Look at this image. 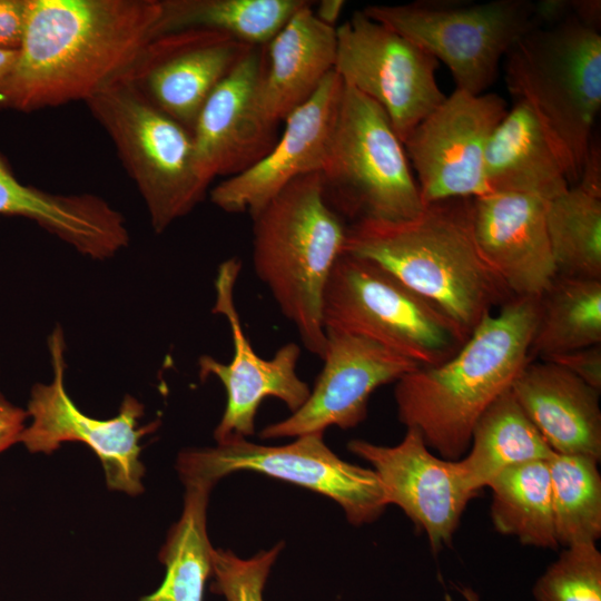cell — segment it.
I'll use <instances>...</instances> for the list:
<instances>
[{
	"label": "cell",
	"mask_w": 601,
	"mask_h": 601,
	"mask_svg": "<svg viewBox=\"0 0 601 601\" xmlns=\"http://www.w3.org/2000/svg\"><path fill=\"white\" fill-rule=\"evenodd\" d=\"M159 0H29L0 108L20 112L87 101L126 79L156 38Z\"/></svg>",
	"instance_id": "cell-1"
},
{
	"label": "cell",
	"mask_w": 601,
	"mask_h": 601,
	"mask_svg": "<svg viewBox=\"0 0 601 601\" xmlns=\"http://www.w3.org/2000/svg\"><path fill=\"white\" fill-rule=\"evenodd\" d=\"M538 311L539 298L514 297L484 317L452 357L402 376L394 390L398 420L441 457H463L480 416L533 361Z\"/></svg>",
	"instance_id": "cell-2"
},
{
	"label": "cell",
	"mask_w": 601,
	"mask_h": 601,
	"mask_svg": "<svg viewBox=\"0 0 601 601\" xmlns=\"http://www.w3.org/2000/svg\"><path fill=\"white\" fill-rule=\"evenodd\" d=\"M343 253L392 274L441 309L465 337L495 307L514 298L476 247L471 199L431 203L401 223H353Z\"/></svg>",
	"instance_id": "cell-3"
},
{
	"label": "cell",
	"mask_w": 601,
	"mask_h": 601,
	"mask_svg": "<svg viewBox=\"0 0 601 601\" xmlns=\"http://www.w3.org/2000/svg\"><path fill=\"white\" fill-rule=\"evenodd\" d=\"M253 266L307 351L323 358V297L347 226L329 206L321 173L289 183L253 217Z\"/></svg>",
	"instance_id": "cell-4"
},
{
	"label": "cell",
	"mask_w": 601,
	"mask_h": 601,
	"mask_svg": "<svg viewBox=\"0 0 601 601\" xmlns=\"http://www.w3.org/2000/svg\"><path fill=\"white\" fill-rule=\"evenodd\" d=\"M505 81L566 148L577 173L601 107V36L574 17L535 28L506 53Z\"/></svg>",
	"instance_id": "cell-5"
},
{
	"label": "cell",
	"mask_w": 601,
	"mask_h": 601,
	"mask_svg": "<svg viewBox=\"0 0 601 601\" xmlns=\"http://www.w3.org/2000/svg\"><path fill=\"white\" fill-rule=\"evenodd\" d=\"M321 174L327 203L343 219L401 223L425 206L387 115L345 85Z\"/></svg>",
	"instance_id": "cell-6"
},
{
	"label": "cell",
	"mask_w": 601,
	"mask_h": 601,
	"mask_svg": "<svg viewBox=\"0 0 601 601\" xmlns=\"http://www.w3.org/2000/svg\"><path fill=\"white\" fill-rule=\"evenodd\" d=\"M136 184L156 233L187 215L208 186L196 166L191 131L120 80L86 102Z\"/></svg>",
	"instance_id": "cell-7"
},
{
	"label": "cell",
	"mask_w": 601,
	"mask_h": 601,
	"mask_svg": "<svg viewBox=\"0 0 601 601\" xmlns=\"http://www.w3.org/2000/svg\"><path fill=\"white\" fill-rule=\"evenodd\" d=\"M323 322L370 338L420 366L452 357L467 339L434 304L367 259L343 253L327 280Z\"/></svg>",
	"instance_id": "cell-8"
},
{
	"label": "cell",
	"mask_w": 601,
	"mask_h": 601,
	"mask_svg": "<svg viewBox=\"0 0 601 601\" xmlns=\"http://www.w3.org/2000/svg\"><path fill=\"white\" fill-rule=\"evenodd\" d=\"M362 11L445 63L455 89L472 95L484 93L513 45L540 28L530 0H425L371 4Z\"/></svg>",
	"instance_id": "cell-9"
},
{
	"label": "cell",
	"mask_w": 601,
	"mask_h": 601,
	"mask_svg": "<svg viewBox=\"0 0 601 601\" xmlns=\"http://www.w3.org/2000/svg\"><path fill=\"white\" fill-rule=\"evenodd\" d=\"M177 470L184 484L213 486L233 472L263 473L331 497L353 525L375 521L387 506L374 470L339 459L324 443L323 434L299 436L280 446L238 437L215 447L186 450L178 456Z\"/></svg>",
	"instance_id": "cell-10"
},
{
	"label": "cell",
	"mask_w": 601,
	"mask_h": 601,
	"mask_svg": "<svg viewBox=\"0 0 601 601\" xmlns=\"http://www.w3.org/2000/svg\"><path fill=\"white\" fill-rule=\"evenodd\" d=\"M336 37L334 71L385 111L402 142L444 100L439 61L363 11L336 27Z\"/></svg>",
	"instance_id": "cell-11"
},
{
	"label": "cell",
	"mask_w": 601,
	"mask_h": 601,
	"mask_svg": "<svg viewBox=\"0 0 601 601\" xmlns=\"http://www.w3.org/2000/svg\"><path fill=\"white\" fill-rule=\"evenodd\" d=\"M49 349L53 380L32 387L27 412L32 421L24 426L18 442L31 453L45 454H51L63 442L85 443L99 457L109 489L139 494L145 474L139 442L159 423L139 426L144 405L132 396L124 398L114 418L97 420L83 414L65 388V341L60 327L51 334Z\"/></svg>",
	"instance_id": "cell-12"
},
{
	"label": "cell",
	"mask_w": 601,
	"mask_h": 601,
	"mask_svg": "<svg viewBox=\"0 0 601 601\" xmlns=\"http://www.w3.org/2000/svg\"><path fill=\"white\" fill-rule=\"evenodd\" d=\"M506 112L496 93L455 89L408 134L403 145L424 205L489 194L485 150Z\"/></svg>",
	"instance_id": "cell-13"
},
{
	"label": "cell",
	"mask_w": 601,
	"mask_h": 601,
	"mask_svg": "<svg viewBox=\"0 0 601 601\" xmlns=\"http://www.w3.org/2000/svg\"><path fill=\"white\" fill-rule=\"evenodd\" d=\"M242 269V262L229 258L223 262L215 279L216 299L213 313L223 315L233 339V357L221 363L209 355L198 361L203 381L214 376L226 390V406L214 431L217 444L255 433L258 407L266 397H276L293 412L308 398L311 390L302 381L296 366L300 348L296 343L279 347L274 357L262 358L246 336L234 300V289Z\"/></svg>",
	"instance_id": "cell-14"
},
{
	"label": "cell",
	"mask_w": 601,
	"mask_h": 601,
	"mask_svg": "<svg viewBox=\"0 0 601 601\" xmlns=\"http://www.w3.org/2000/svg\"><path fill=\"white\" fill-rule=\"evenodd\" d=\"M324 366L306 402L259 432L264 440L352 428L367 414L371 394L420 367L414 361L363 336L325 328Z\"/></svg>",
	"instance_id": "cell-15"
},
{
	"label": "cell",
	"mask_w": 601,
	"mask_h": 601,
	"mask_svg": "<svg viewBox=\"0 0 601 601\" xmlns=\"http://www.w3.org/2000/svg\"><path fill=\"white\" fill-rule=\"evenodd\" d=\"M347 449L372 464L387 505L400 506L425 532L434 553L451 544L469 501L476 496L463 484L456 461L434 455L412 427L394 446L352 440Z\"/></svg>",
	"instance_id": "cell-16"
},
{
	"label": "cell",
	"mask_w": 601,
	"mask_h": 601,
	"mask_svg": "<svg viewBox=\"0 0 601 601\" xmlns=\"http://www.w3.org/2000/svg\"><path fill=\"white\" fill-rule=\"evenodd\" d=\"M343 90L344 83L333 70L284 120L280 138L262 159L211 189V203L226 213H248L253 218L296 178L322 173Z\"/></svg>",
	"instance_id": "cell-17"
},
{
	"label": "cell",
	"mask_w": 601,
	"mask_h": 601,
	"mask_svg": "<svg viewBox=\"0 0 601 601\" xmlns=\"http://www.w3.org/2000/svg\"><path fill=\"white\" fill-rule=\"evenodd\" d=\"M253 48L206 29L170 32L148 43L126 79L191 131L209 95Z\"/></svg>",
	"instance_id": "cell-18"
},
{
	"label": "cell",
	"mask_w": 601,
	"mask_h": 601,
	"mask_svg": "<svg viewBox=\"0 0 601 601\" xmlns=\"http://www.w3.org/2000/svg\"><path fill=\"white\" fill-rule=\"evenodd\" d=\"M546 199L489 193L471 199L476 247L513 297L539 298L558 276L545 224Z\"/></svg>",
	"instance_id": "cell-19"
},
{
	"label": "cell",
	"mask_w": 601,
	"mask_h": 601,
	"mask_svg": "<svg viewBox=\"0 0 601 601\" xmlns=\"http://www.w3.org/2000/svg\"><path fill=\"white\" fill-rule=\"evenodd\" d=\"M263 51L254 47L209 95L191 129L196 166L203 181L235 176L274 146L275 130L259 119L255 92Z\"/></svg>",
	"instance_id": "cell-20"
},
{
	"label": "cell",
	"mask_w": 601,
	"mask_h": 601,
	"mask_svg": "<svg viewBox=\"0 0 601 601\" xmlns=\"http://www.w3.org/2000/svg\"><path fill=\"white\" fill-rule=\"evenodd\" d=\"M309 1L267 43L255 92L260 121L276 131L334 70L336 28L321 22Z\"/></svg>",
	"instance_id": "cell-21"
},
{
	"label": "cell",
	"mask_w": 601,
	"mask_h": 601,
	"mask_svg": "<svg viewBox=\"0 0 601 601\" xmlns=\"http://www.w3.org/2000/svg\"><path fill=\"white\" fill-rule=\"evenodd\" d=\"M489 193H519L551 199L579 181L563 144L533 108L516 100L493 130L484 156Z\"/></svg>",
	"instance_id": "cell-22"
},
{
	"label": "cell",
	"mask_w": 601,
	"mask_h": 601,
	"mask_svg": "<svg viewBox=\"0 0 601 601\" xmlns=\"http://www.w3.org/2000/svg\"><path fill=\"white\" fill-rule=\"evenodd\" d=\"M510 390L554 453L600 462V391L544 359L529 362Z\"/></svg>",
	"instance_id": "cell-23"
},
{
	"label": "cell",
	"mask_w": 601,
	"mask_h": 601,
	"mask_svg": "<svg viewBox=\"0 0 601 601\" xmlns=\"http://www.w3.org/2000/svg\"><path fill=\"white\" fill-rule=\"evenodd\" d=\"M0 214L22 216L96 259L126 247L122 215L92 194L59 195L22 184L0 154Z\"/></svg>",
	"instance_id": "cell-24"
},
{
	"label": "cell",
	"mask_w": 601,
	"mask_h": 601,
	"mask_svg": "<svg viewBox=\"0 0 601 601\" xmlns=\"http://www.w3.org/2000/svg\"><path fill=\"white\" fill-rule=\"evenodd\" d=\"M467 451L456 465L463 484L476 495L505 469L545 461L554 453L511 390L499 396L480 416Z\"/></svg>",
	"instance_id": "cell-25"
},
{
	"label": "cell",
	"mask_w": 601,
	"mask_h": 601,
	"mask_svg": "<svg viewBox=\"0 0 601 601\" xmlns=\"http://www.w3.org/2000/svg\"><path fill=\"white\" fill-rule=\"evenodd\" d=\"M306 0H162L156 37L188 29L227 35L252 47L267 45Z\"/></svg>",
	"instance_id": "cell-26"
},
{
	"label": "cell",
	"mask_w": 601,
	"mask_h": 601,
	"mask_svg": "<svg viewBox=\"0 0 601 601\" xmlns=\"http://www.w3.org/2000/svg\"><path fill=\"white\" fill-rule=\"evenodd\" d=\"M180 519L169 530L159 560L166 568L161 584L138 601H204L213 577V546L207 535V505L213 485L186 483Z\"/></svg>",
	"instance_id": "cell-27"
},
{
	"label": "cell",
	"mask_w": 601,
	"mask_h": 601,
	"mask_svg": "<svg viewBox=\"0 0 601 601\" xmlns=\"http://www.w3.org/2000/svg\"><path fill=\"white\" fill-rule=\"evenodd\" d=\"M601 345V279L558 275L539 297L530 356Z\"/></svg>",
	"instance_id": "cell-28"
},
{
	"label": "cell",
	"mask_w": 601,
	"mask_h": 601,
	"mask_svg": "<svg viewBox=\"0 0 601 601\" xmlns=\"http://www.w3.org/2000/svg\"><path fill=\"white\" fill-rule=\"evenodd\" d=\"M487 486L492 491L491 520L497 532L515 536L525 545L559 546L546 460L508 467Z\"/></svg>",
	"instance_id": "cell-29"
},
{
	"label": "cell",
	"mask_w": 601,
	"mask_h": 601,
	"mask_svg": "<svg viewBox=\"0 0 601 601\" xmlns=\"http://www.w3.org/2000/svg\"><path fill=\"white\" fill-rule=\"evenodd\" d=\"M545 224L558 275L601 279V197L572 186L546 200Z\"/></svg>",
	"instance_id": "cell-30"
},
{
	"label": "cell",
	"mask_w": 601,
	"mask_h": 601,
	"mask_svg": "<svg viewBox=\"0 0 601 601\" xmlns=\"http://www.w3.org/2000/svg\"><path fill=\"white\" fill-rule=\"evenodd\" d=\"M548 462L558 544L595 543L601 536V475L582 455L553 453Z\"/></svg>",
	"instance_id": "cell-31"
},
{
	"label": "cell",
	"mask_w": 601,
	"mask_h": 601,
	"mask_svg": "<svg viewBox=\"0 0 601 601\" xmlns=\"http://www.w3.org/2000/svg\"><path fill=\"white\" fill-rule=\"evenodd\" d=\"M532 592L536 601H601V553L595 543L564 548Z\"/></svg>",
	"instance_id": "cell-32"
},
{
	"label": "cell",
	"mask_w": 601,
	"mask_h": 601,
	"mask_svg": "<svg viewBox=\"0 0 601 601\" xmlns=\"http://www.w3.org/2000/svg\"><path fill=\"white\" fill-rule=\"evenodd\" d=\"M284 543L242 559L230 550L213 549L211 591L226 601H264V589L270 569Z\"/></svg>",
	"instance_id": "cell-33"
},
{
	"label": "cell",
	"mask_w": 601,
	"mask_h": 601,
	"mask_svg": "<svg viewBox=\"0 0 601 601\" xmlns=\"http://www.w3.org/2000/svg\"><path fill=\"white\" fill-rule=\"evenodd\" d=\"M544 361L565 368L591 387L601 391V345L553 355Z\"/></svg>",
	"instance_id": "cell-34"
},
{
	"label": "cell",
	"mask_w": 601,
	"mask_h": 601,
	"mask_svg": "<svg viewBox=\"0 0 601 601\" xmlns=\"http://www.w3.org/2000/svg\"><path fill=\"white\" fill-rule=\"evenodd\" d=\"M29 0H0V48L19 50L28 14Z\"/></svg>",
	"instance_id": "cell-35"
},
{
	"label": "cell",
	"mask_w": 601,
	"mask_h": 601,
	"mask_svg": "<svg viewBox=\"0 0 601 601\" xmlns=\"http://www.w3.org/2000/svg\"><path fill=\"white\" fill-rule=\"evenodd\" d=\"M26 418L27 412L11 404L0 408V453L18 443Z\"/></svg>",
	"instance_id": "cell-36"
},
{
	"label": "cell",
	"mask_w": 601,
	"mask_h": 601,
	"mask_svg": "<svg viewBox=\"0 0 601 601\" xmlns=\"http://www.w3.org/2000/svg\"><path fill=\"white\" fill-rule=\"evenodd\" d=\"M577 185L587 193L601 197V155L600 147L593 138Z\"/></svg>",
	"instance_id": "cell-37"
},
{
	"label": "cell",
	"mask_w": 601,
	"mask_h": 601,
	"mask_svg": "<svg viewBox=\"0 0 601 601\" xmlns=\"http://www.w3.org/2000/svg\"><path fill=\"white\" fill-rule=\"evenodd\" d=\"M572 17L582 24L600 31L601 1L600 0H572Z\"/></svg>",
	"instance_id": "cell-38"
},
{
	"label": "cell",
	"mask_w": 601,
	"mask_h": 601,
	"mask_svg": "<svg viewBox=\"0 0 601 601\" xmlns=\"http://www.w3.org/2000/svg\"><path fill=\"white\" fill-rule=\"evenodd\" d=\"M313 9L316 18L324 24L336 28L337 20L342 13L345 2L343 0H322L316 2Z\"/></svg>",
	"instance_id": "cell-39"
},
{
	"label": "cell",
	"mask_w": 601,
	"mask_h": 601,
	"mask_svg": "<svg viewBox=\"0 0 601 601\" xmlns=\"http://www.w3.org/2000/svg\"><path fill=\"white\" fill-rule=\"evenodd\" d=\"M18 57V50H8L0 48V88L9 77L16 60Z\"/></svg>",
	"instance_id": "cell-40"
},
{
	"label": "cell",
	"mask_w": 601,
	"mask_h": 601,
	"mask_svg": "<svg viewBox=\"0 0 601 601\" xmlns=\"http://www.w3.org/2000/svg\"><path fill=\"white\" fill-rule=\"evenodd\" d=\"M460 592L466 601H481L479 594L469 587L461 588Z\"/></svg>",
	"instance_id": "cell-41"
},
{
	"label": "cell",
	"mask_w": 601,
	"mask_h": 601,
	"mask_svg": "<svg viewBox=\"0 0 601 601\" xmlns=\"http://www.w3.org/2000/svg\"><path fill=\"white\" fill-rule=\"evenodd\" d=\"M9 403L3 398V396L0 394V408L4 407Z\"/></svg>",
	"instance_id": "cell-42"
}]
</instances>
